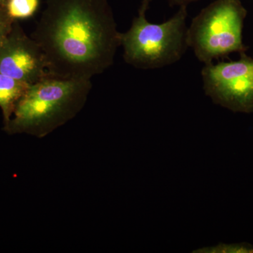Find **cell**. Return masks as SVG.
<instances>
[{
	"label": "cell",
	"mask_w": 253,
	"mask_h": 253,
	"mask_svg": "<svg viewBox=\"0 0 253 253\" xmlns=\"http://www.w3.org/2000/svg\"><path fill=\"white\" fill-rule=\"evenodd\" d=\"M112 13L87 0H64L44 13L33 41L41 48L48 74L91 80L109 69L121 46Z\"/></svg>",
	"instance_id": "cell-1"
},
{
	"label": "cell",
	"mask_w": 253,
	"mask_h": 253,
	"mask_svg": "<svg viewBox=\"0 0 253 253\" xmlns=\"http://www.w3.org/2000/svg\"><path fill=\"white\" fill-rule=\"evenodd\" d=\"M91 87V80L49 76L31 84L15 108L13 128L45 137L81 112Z\"/></svg>",
	"instance_id": "cell-2"
},
{
	"label": "cell",
	"mask_w": 253,
	"mask_h": 253,
	"mask_svg": "<svg viewBox=\"0 0 253 253\" xmlns=\"http://www.w3.org/2000/svg\"><path fill=\"white\" fill-rule=\"evenodd\" d=\"M151 0H143L130 28L122 33L123 58L139 69H158L179 61L187 50V6H179L162 23H150L146 14Z\"/></svg>",
	"instance_id": "cell-3"
},
{
	"label": "cell",
	"mask_w": 253,
	"mask_h": 253,
	"mask_svg": "<svg viewBox=\"0 0 253 253\" xmlns=\"http://www.w3.org/2000/svg\"><path fill=\"white\" fill-rule=\"evenodd\" d=\"M247 10L240 0H215L195 16L187 29V44L204 64L231 53L246 52L243 29Z\"/></svg>",
	"instance_id": "cell-4"
},
{
	"label": "cell",
	"mask_w": 253,
	"mask_h": 253,
	"mask_svg": "<svg viewBox=\"0 0 253 253\" xmlns=\"http://www.w3.org/2000/svg\"><path fill=\"white\" fill-rule=\"evenodd\" d=\"M238 61L205 64V93L214 104L234 111L253 112V58L240 54Z\"/></svg>",
	"instance_id": "cell-5"
},
{
	"label": "cell",
	"mask_w": 253,
	"mask_h": 253,
	"mask_svg": "<svg viewBox=\"0 0 253 253\" xmlns=\"http://www.w3.org/2000/svg\"><path fill=\"white\" fill-rule=\"evenodd\" d=\"M0 73L28 84L49 76L44 54L33 40L8 44L2 50Z\"/></svg>",
	"instance_id": "cell-6"
},
{
	"label": "cell",
	"mask_w": 253,
	"mask_h": 253,
	"mask_svg": "<svg viewBox=\"0 0 253 253\" xmlns=\"http://www.w3.org/2000/svg\"><path fill=\"white\" fill-rule=\"evenodd\" d=\"M28 84L0 73V107L7 119L18 101L27 91Z\"/></svg>",
	"instance_id": "cell-7"
},
{
	"label": "cell",
	"mask_w": 253,
	"mask_h": 253,
	"mask_svg": "<svg viewBox=\"0 0 253 253\" xmlns=\"http://www.w3.org/2000/svg\"><path fill=\"white\" fill-rule=\"evenodd\" d=\"M38 3V0H9L8 3V13L11 18L30 17L36 12Z\"/></svg>",
	"instance_id": "cell-8"
},
{
	"label": "cell",
	"mask_w": 253,
	"mask_h": 253,
	"mask_svg": "<svg viewBox=\"0 0 253 253\" xmlns=\"http://www.w3.org/2000/svg\"><path fill=\"white\" fill-rule=\"evenodd\" d=\"M194 253H252L253 247L251 244L246 243L234 244H220L212 247L199 249L197 251H194Z\"/></svg>",
	"instance_id": "cell-9"
},
{
	"label": "cell",
	"mask_w": 253,
	"mask_h": 253,
	"mask_svg": "<svg viewBox=\"0 0 253 253\" xmlns=\"http://www.w3.org/2000/svg\"><path fill=\"white\" fill-rule=\"evenodd\" d=\"M169 4L171 6H188L190 3L194 2V1H199V0H168Z\"/></svg>",
	"instance_id": "cell-10"
}]
</instances>
